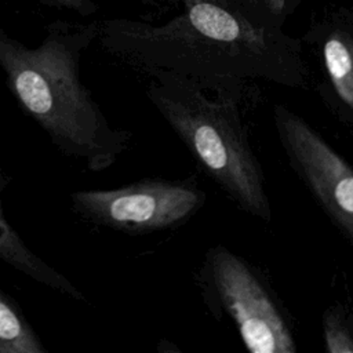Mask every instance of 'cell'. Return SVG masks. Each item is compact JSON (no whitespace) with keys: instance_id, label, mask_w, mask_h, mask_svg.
I'll return each instance as SVG.
<instances>
[{"instance_id":"13","label":"cell","mask_w":353,"mask_h":353,"mask_svg":"<svg viewBox=\"0 0 353 353\" xmlns=\"http://www.w3.org/2000/svg\"><path fill=\"white\" fill-rule=\"evenodd\" d=\"M295 1H296V0H287V1H285V4H287V7H290V8H291V7L295 4Z\"/></svg>"},{"instance_id":"10","label":"cell","mask_w":353,"mask_h":353,"mask_svg":"<svg viewBox=\"0 0 353 353\" xmlns=\"http://www.w3.org/2000/svg\"><path fill=\"white\" fill-rule=\"evenodd\" d=\"M324 350L353 353V312L341 303L328 306L321 319Z\"/></svg>"},{"instance_id":"9","label":"cell","mask_w":353,"mask_h":353,"mask_svg":"<svg viewBox=\"0 0 353 353\" xmlns=\"http://www.w3.org/2000/svg\"><path fill=\"white\" fill-rule=\"evenodd\" d=\"M21 307L0 290V353H47Z\"/></svg>"},{"instance_id":"2","label":"cell","mask_w":353,"mask_h":353,"mask_svg":"<svg viewBox=\"0 0 353 353\" xmlns=\"http://www.w3.org/2000/svg\"><path fill=\"white\" fill-rule=\"evenodd\" d=\"M98 37V21H55L37 47L0 26V69L15 101L66 157L88 171L112 167L128 149L131 132L113 127L81 83L83 52Z\"/></svg>"},{"instance_id":"3","label":"cell","mask_w":353,"mask_h":353,"mask_svg":"<svg viewBox=\"0 0 353 353\" xmlns=\"http://www.w3.org/2000/svg\"><path fill=\"white\" fill-rule=\"evenodd\" d=\"M146 97L205 175L247 215L273 221L265 174L239 101L207 92L196 83L154 72Z\"/></svg>"},{"instance_id":"6","label":"cell","mask_w":353,"mask_h":353,"mask_svg":"<svg viewBox=\"0 0 353 353\" xmlns=\"http://www.w3.org/2000/svg\"><path fill=\"white\" fill-rule=\"evenodd\" d=\"M272 116L291 170L353 248V164L288 106L273 105Z\"/></svg>"},{"instance_id":"7","label":"cell","mask_w":353,"mask_h":353,"mask_svg":"<svg viewBox=\"0 0 353 353\" xmlns=\"http://www.w3.org/2000/svg\"><path fill=\"white\" fill-rule=\"evenodd\" d=\"M309 41L320 58L316 91L335 120L353 135V23L334 18L316 28Z\"/></svg>"},{"instance_id":"4","label":"cell","mask_w":353,"mask_h":353,"mask_svg":"<svg viewBox=\"0 0 353 353\" xmlns=\"http://www.w3.org/2000/svg\"><path fill=\"white\" fill-rule=\"evenodd\" d=\"M207 310L229 319L251 353H295L294 327L268 279L223 244L207 248L196 274Z\"/></svg>"},{"instance_id":"5","label":"cell","mask_w":353,"mask_h":353,"mask_svg":"<svg viewBox=\"0 0 353 353\" xmlns=\"http://www.w3.org/2000/svg\"><path fill=\"white\" fill-rule=\"evenodd\" d=\"M69 199L85 222L141 236L185 225L204 207L207 193L193 178H143L112 189L74 190Z\"/></svg>"},{"instance_id":"11","label":"cell","mask_w":353,"mask_h":353,"mask_svg":"<svg viewBox=\"0 0 353 353\" xmlns=\"http://www.w3.org/2000/svg\"><path fill=\"white\" fill-rule=\"evenodd\" d=\"M239 7H241L254 19L281 28L283 19L285 17L287 0H233Z\"/></svg>"},{"instance_id":"8","label":"cell","mask_w":353,"mask_h":353,"mask_svg":"<svg viewBox=\"0 0 353 353\" xmlns=\"http://www.w3.org/2000/svg\"><path fill=\"white\" fill-rule=\"evenodd\" d=\"M11 178L0 165V259L36 283L70 296L76 301H85V295L63 273L58 272L34 251H32L19 233L11 226L4 215L3 193Z\"/></svg>"},{"instance_id":"12","label":"cell","mask_w":353,"mask_h":353,"mask_svg":"<svg viewBox=\"0 0 353 353\" xmlns=\"http://www.w3.org/2000/svg\"><path fill=\"white\" fill-rule=\"evenodd\" d=\"M39 1L51 7L76 12L80 17H88L98 11V4L95 0H39ZM137 1H141L143 4L154 3V0H137Z\"/></svg>"},{"instance_id":"1","label":"cell","mask_w":353,"mask_h":353,"mask_svg":"<svg viewBox=\"0 0 353 353\" xmlns=\"http://www.w3.org/2000/svg\"><path fill=\"white\" fill-rule=\"evenodd\" d=\"M182 11L163 23L98 22V40L116 58L145 72L185 77L207 92L240 101L254 81L307 87L299 40L250 17L233 0H181Z\"/></svg>"}]
</instances>
